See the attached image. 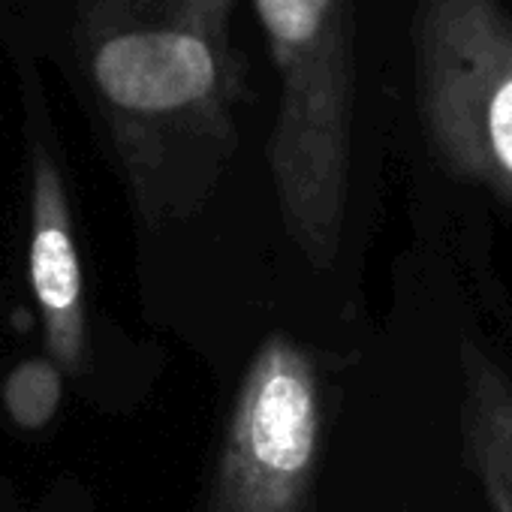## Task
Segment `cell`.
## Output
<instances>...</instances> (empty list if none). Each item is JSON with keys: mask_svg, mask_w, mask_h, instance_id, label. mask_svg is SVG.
<instances>
[{"mask_svg": "<svg viewBox=\"0 0 512 512\" xmlns=\"http://www.w3.org/2000/svg\"><path fill=\"white\" fill-rule=\"evenodd\" d=\"M58 70L151 226L190 217L220 184L250 94L247 58L181 22L166 0H46L0 28Z\"/></svg>", "mask_w": 512, "mask_h": 512, "instance_id": "cell-1", "label": "cell"}, {"mask_svg": "<svg viewBox=\"0 0 512 512\" xmlns=\"http://www.w3.org/2000/svg\"><path fill=\"white\" fill-rule=\"evenodd\" d=\"M278 73L269 172L293 244L329 269L347 217L356 112V0H253Z\"/></svg>", "mask_w": 512, "mask_h": 512, "instance_id": "cell-2", "label": "cell"}, {"mask_svg": "<svg viewBox=\"0 0 512 512\" xmlns=\"http://www.w3.org/2000/svg\"><path fill=\"white\" fill-rule=\"evenodd\" d=\"M413 82L437 163L512 211V7L416 0Z\"/></svg>", "mask_w": 512, "mask_h": 512, "instance_id": "cell-3", "label": "cell"}, {"mask_svg": "<svg viewBox=\"0 0 512 512\" xmlns=\"http://www.w3.org/2000/svg\"><path fill=\"white\" fill-rule=\"evenodd\" d=\"M323 377L311 353L272 332L238 383L208 512H308L323 449Z\"/></svg>", "mask_w": 512, "mask_h": 512, "instance_id": "cell-4", "label": "cell"}, {"mask_svg": "<svg viewBox=\"0 0 512 512\" xmlns=\"http://www.w3.org/2000/svg\"><path fill=\"white\" fill-rule=\"evenodd\" d=\"M13 73L28 163V278L49 356L64 374H82L91 356L85 278L76 247L70 187L52 118L46 64L22 43H0Z\"/></svg>", "mask_w": 512, "mask_h": 512, "instance_id": "cell-5", "label": "cell"}, {"mask_svg": "<svg viewBox=\"0 0 512 512\" xmlns=\"http://www.w3.org/2000/svg\"><path fill=\"white\" fill-rule=\"evenodd\" d=\"M461 452L488 512H512V374L476 341L458 350Z\"/></svg>", "mask_w": 512, "mask_h": 512, "instance_id": "cell-6", "label": "cell"}, {"mask_svg": "<svg viewBox=\"0 0 512 512\" xmlns=\"http://www.w3.org/2000/svg\"><path fill=\"white\" fill-rule=\"evenodd\" d=\"M64 371L52 356H34L19 362L4 380V410L22 431H43L61 410Z\"/></svg>", "mask_w": 512, "mask_h": 512, "instance_id": "cell-7", "label": "cell"}, {"mask_svg": "<svg viewBox=\"0 0 512 512\" xmlns=\"http://www.w3.org/2000/svg\"><path fill=\"white\" fill-rule=\"evenodd\" d=\"M166 7L187 22L190 28L202 31L220 46H232V10L235 0H166Z\"/></svg>", "mask_w": 512, "mask_h": 512, "instance_id": "cell-8", "label": "cell"}, {"mask_svg": "<svg viewBox=\"0 0 512 512\" xmlns=\"http://www.w3.org/2000/svg\"><path fill=\"white\" fill-rule=\"evenodd\" d=\"M46 0H0V28L28 22Z\"/></svg>", "mask_w": 512, "mask_h": 512, "instance_id": "cell-9", "label": "cell"}]
</instances>
